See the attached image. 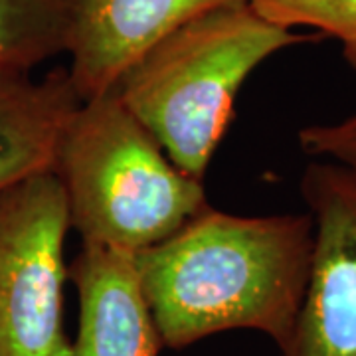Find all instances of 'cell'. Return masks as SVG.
Instances as JSON below:
<instances>
[{
	"mask_svg": "<svg viewBox=\"0 0 356 356\" xmlns=\"http://www.w3.org/2000/svg\"><path fill=\"white\" fill-rule=\"evenodd\" d=\"M313 240L311 214L238 216L208 206L133 255L163 346L252 329L281 348L305 295Z\"/></svg>",
	"mask_w": 356,
	"mask_h": 356,
	"instance_id": "cell-1",
	"label": "cell"
},
{
	"mask_svg": "<svg viewBox=\"0 0 356 356\" xmlns=\"http://www.w3.org/2000/svg\"><path fill=\"white\" fill-rule=\"evenodd\" d=\"M79 299L72 356H159L163 341L133 255L83 245L70 267Z\"/></svg>",
	"mask_w": 356,
	"mask_h": 356,
	"instance_id": "cell-7",
	"label": "cell"
},
{
	"mask_svg": "<svg viewBox=\"0 0 356 356\" xmlns=\"http://www.w3.org/2000/svg\"><path fill=\"white\" fill-rule=\"evenodd\" d=\"M81 103L67 67H56L42 79L0 72V192L56 170Z\"/></svg>",
	"mask_w": 356,
	"mask_h": 356,
	"instance_id": "cell-8",
	"label": "cell"
},
{
	"mask_svg": "<svg viewBox=\"0 0 356 356\" xmlns=\"http://www.w3.org/2000/svg\"><path fill=\"white\" fill-rule=\"evenodd\" d=\"M273 24L313 28L343 46L346 62L356 70V0H250Z\"/></svg>",
	"mask_w": 356,
	"mask_h": 356,
	"instance_id": "cell-10",
	"label": "cell"
},
{
	"mask_svg": "<svg viewBox=\"0 0 356 356\" xmlns=\"http://www.w3.org/2000/svg\"><path fill=\"white\" fill-rule=\"evenodd\" d=\"M305 40L250 2L224 6L154 44L111 91L182 172L202 180L245 79L273 54Z\"/></svg>",
	"mask_w": 356,
	"mask_h": 356,
	"instance_id": "cell-2",
	"label": "cell"
},
{
	"mask_svg": "<svg viewBox=\"0 0 356 356\" xmlns=\"http://www.w3.org/2000/svg\"><path fill=\"white\" fill-rule=\"evenodd\" d=\"M299 145L315 161L334 163L356 177V113L334 123L301 129Z\"/></svg>",
	"mask_w": 356,
	"mask_h": 356,
	"instance_id": "cell-11",
	"label": "cell"
},
{
	"mask_svg": "<svg viewBox=\"0 0 356 356\" xmlns=\"http://www.w3.org/2000/svg\"><path fill=\"white\" fill-rule=\"evenodd\" d=\"M70 229L54 170L0 192V356H72L64 325Z\"/></svg>",
	"mask_w": 356,
	"mask_h": 356,
	"instance_id": "cell-4",
	"label": "cell"
},
{
	"mask_svg": "<svg viewBox=\"0 0 356 356\" xmlns=\"http://www.w3.org/2000/svg\"><path fill=\"white\" fill-rule=\"evenodd\" d=\"M301 192L315 226L305 295L281 356H356V177L313 161Z\"/></svg>",
	"mask_w": 356,
	"mask_h": 356,
	"instance_id": "cell-5",
	"label": "cell"
},
{
	"mask_svg": "<svg viewBox=\"0 0 356 356\" xmlns=\"http://www.w3.org/2000/svg\"><path fill=\"white\" fill-rule=\"evenodd\" d=\"M250 0H76L67 74L81 102L109 93L143 54L204 14Z\"/></svg>",
	"mask_w": 356,
	"mask_h": 356,
	"instance_id": "cell-6",
	"label": "cell"
},
{
	"mask_svg": "<svg viewBox=\"0 0 356 356\" xmlns=\"http://www.w3.org/2000/svg\"><path fill=\"white\" fill-rule=\"evenodd\" d=\"M83 245L137 255L210 204L115 91L79 105L54 170Z\"/></svg>",
	"mask_w": 356,
	"mask_h": 356,
	"instance_id": "cell-3",
	"label": "cell"
},
{
	"mask_svg": "<svg viewBox=\"0 0 356 356\" xmlns=\"http://www.w3.org/2000/svg\"><path fill=\"white\" fill-rule=\"evenodd\" d=\"M76 0H0V72L30 74L67 54Z\"/></svg>",
	"mask_w": 356,
	"mask_h": 356,
	"instance_id": "cell-9",
	"label": "cell"
}]
</instances>
